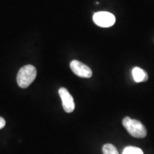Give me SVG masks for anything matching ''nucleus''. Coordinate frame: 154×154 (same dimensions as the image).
Wrapping results in <instances>:
<instances>
[{"label": "nucleus", "instance_id": "9", "mask_svg": "<svg viewBox=\"0 0 154 154\" xmlns=\"http://www.w3.org/2000/svg\"><path fill=\"white\" fill-rule=\"evenodd\" d=\"M5 124H6L5 120L2 118V117L0 116V129L3 128L5 126Z\"/></svg>", "mask_w": 154, "mask_h": 154}, {"label": "nucleus", "instance_id": "3", "mask_svg": "<svg viewBox=\"0 0 154 154\" xmlns=\"http://www.w3.org/2000/svg\"><path fill=\"white\" fill-rule=\"evenodd\" d=\"M93 20L100 27H110L116 22V17L113 14L108 11H99L94 14Z\"/></svg>", "mask_w": 154, "mask_h": 154}, {"label": "nucleus", "instance_id": "6", "mask_svg": "<svg viewBox=\"0 0 154 154\" xmlns=\"http://www.w3.org/2000/svg\"><path fill=\"white\" fill-rule=\"evenodd\" d=\"M132 75L136 82H144L149 79V75L147 72L139 67H134L132 70Z\"/></svg>", "mask_w": 154, "mask_h": 154}, {"label": "nucleus", "instance_id": "5", "mask_svg": "<svg viewBox=\"0 0 154 154\" xmlns=\"http://www.w3.org/2000/svg\"><path fill=\"white\" fill-rule=\"evenodd\" d=\"M59 94L60 96L63 110L66 113H72L75 109V103L72 96L66 88H59Z\"/></svg>", "mask_w": 154, "mask_h": 154}, {"label": "nucleus", "instance_id": "7", "mask_svg": "<svg viewBox=\"0 0 154 154\" xmlns=\"http://www.w3.org/2000/svg\"><path fill=\"white\" fill-rule=\"evenodd\" d=\"M103 154H119L118 150L111 143H106L103 146Z\"/></svg>", "mask_w": 154, "mask_h": 154}, {"label": "nucleus", "instance_id": "8", "mask_svg": "<svg viewBox=\"0 0 154 154\" xmlns=\"http://www.w3.org/2000/svg\"><path fill=\"white\" fill-rule=\"evenodd\" d=\"M123 154H143V152L138 147L128 146V147L125 148L123 151Z\"/></svg>", "mask_w": 154, "mask_h": 154}, {"label": "nucleus", "instance_id": "2", "mask_svg": "<svg viewBox=\"0 0 154 154\" xmlns=\"http://www.w3.org/2000/svg\"><path fill=\"white\" fill-rule=\"evenodd\" d=\"M123 125L130 135L135 138H143L147 134L146 127L139 121L133 119L130 117H125L123 119Z\"/></svg>", "mask_w": 154, "mask_h": 154}, {"label": "nucleus", "instance_id": "4", "mask_svg": "<svg viewBox=\"0 0 154 154\" xmlns=\"http://www.w3.org/2000/svg\"><path fill=\"white\" fill-rule=\"evenodd\" d=\"M70 68L74 74L82 78H91L93 75L92 70L87 65L78 60H73L70 63Z\"/></svg>", "mask_w": 154, "mask_h": 154}, {"label": "nucleus", "instance_id": "1", "mask_svg": "<svg viewBox=\"0 0 154 154\" xmlns=\"http://www.w3.org/2000/svg\"><path fill=\"white\" fill-rule=\"evenodd\" d=\"M36 69L33 65H25L19 69L17 82L19 87L26 88L31 85L36 77Z\"/></svg>", "mask_w": 154, "mask_h": 154}]
</instances>
